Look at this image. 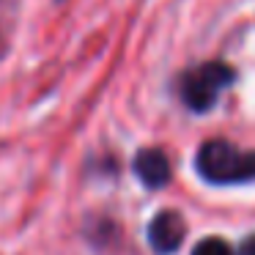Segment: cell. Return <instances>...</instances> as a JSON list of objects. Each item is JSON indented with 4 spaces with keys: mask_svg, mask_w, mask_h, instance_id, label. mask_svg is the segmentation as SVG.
I'll return each instance as SVG.
<instances>
[{
    "mask_svg": "<svg viewBox=\"0 0 255 255\" xmlns=\"http://www.w3.org/2000/svg\"><path fill=\"white\" fill-rule=\"evenodd\" d=\"M200 178L217 187L255 181V151H242L228 140H209L195 156Z\"/></svg>",
    "mask_w": 255,
    "mask_h": 255,
    "instance_id": "cell-1",
    "label": "cell"
},
{
    "mask_svg": "<svg viewBox=\"0 0 255 255\" xmlns=\"http://www.w3.org/2000/svg\"><path fill=\"white\" fill-rule=\"evenodd\" d=\"M236 80L233 69L228 63H203V66L192 69L184 74L181 80V99L189 110L206 113L209 107H214V102L220 99V94Z\"/></svg>",
    "mask_w": 255,
    "mask_h": 255,
    "instance_id": "cell-2",
    "label": "cell"
},
{
    "mask_svg": "<svg viewBox=\"0 0 255 255\" xmlns=\"http://www.w3.org/2000/svg\"><path fill=\"white\" fill-rule=\"evenodd\" d=\"M187 236V222L178 211L165 209L148 222V244L156 255H173Z\"/></svg>",
    "mask_w": 255,
    "mask_h": 255,
    "instance_id": "cell-3",
    "label": "cell"
},
{
    "mask_svg": "<svg viewBox=\"0 0 255 255\" xmlns=\"http://www.w3.org/2000/svg\"><path fill=\"white\" fill-rule=\"evenodd\" d=\"M170 159L162 148H143L134 156V176L148 189H162L170 181Z\"/></svg>",
    "mask_w": 255,
    "mask_h": 255,
    "instance_id": "cell-4",
    "label": "cell"
},
{
    "mask_svg": "<svg viewBox=\"0 0 255 255\" xmlns=\"http://www.w3.org/2000/svg\"><path fill=\"white\" fill-rule=\"evenodd\" d=\"M192 255H236V253H233V247L225 242V239L209 236V239H203V242L195 244Z\"/></svg>",
    "mask_w": 255,
    "mask_h": 255,
    "instance_id": "cell-5",
    "label": "cell"
},
{
    "mask_svg": "<svg viewBox=\"0 0 255 255\" xmlns=\"http://www.w3.org/2000/svg\"><path fill=\"white\" fill-rule=\"evenodd\" d=\"M236 255H255V233H253V236H247V239H244Z\"/></svg>",
    "mask_w": 255,
    "mask_h": 255,
    "instance_id": "cell-6",
    "label": "cell"
}]
</instances>
